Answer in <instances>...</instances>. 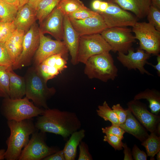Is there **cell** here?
<instances>
[{"mask_svg":"<svg viewBox=\"0 0 160 160\" xmlns=\"http://www.w3.org/2000/svg\"><path fill=\"white\" fill-rule=\"evenodd\" d=\"M96 112L97 114L105 121H109L112 124L119 126V121L116 115L106 101H104L102 105L98 106Z\"/></svg>","mask_w":160,"mask_h":160,"instance_id":"obj_29","label":"cell"},{"mask_svg":"<svg viewBox=\"0 0 160 160\" xmlns=\"http://www.w3.org/2000/svg\"><path fill=\"white\" fill-rule=\"evenodd\" d=\"M135 39L139 41V48L151 55H157L160 51V31L149 23L137 22L132 27Z\"/></svg>","mask_w":160,"mask_h":160,"instance_id":"obj_7","label":"cell"},{"mask_svg":"<svg viewBox=\"0 0 160 160\" xmlns=\"http://www.w3.org/2000/svg\"><path fill=\"white\" fill-rule=\"evenodd\" d=\"M35 125L41 132L59 135L66 139L80 129L81 123L74 112L49 108L37 116Z\"/></svg>","mask_w":160,"mask_h":160,"instance_id":"obj_1","label":"cell"},{"mask_svg":"<svg viewBox=\"0 0 160 160\" xmlns=\"http://www.w3.org/2000/svg\"><path fill=\"white\" fill-rule=\"evenodd\" d=\"M56 7L64 15H68L86 6L80 0H60Z\"/></svg>","mask_w":160,"mask_h":160,"instance_id":"obj_28","label":"cell"},{"mask_svg":"<svg viewBox=\"0 0 160 160\" xmlns=\"http://www.w3.org/2000/svg\"><path fill=\"white\" fill-rule=\"evenodd\" d=\"M123 148H124V160H133V158L132 152L130 148L128 147L126 143H123Z\"/></svg>","mask_w":160,"mask_h":160,"instance_id":"obj_42","label":"cell"},{"mask_svg":"<svg viewBox=\"0 0 160 160\" xmlns=\"http://www.w3.org/2000/svg\"><path fill=\"white\" fill-rule=\"evenodd\" d=\"M98 13L87 7L79 9L67 15L70 19L81 20L94 16Z\"/></svg>","mask_w":160,"mask_h":160,"instance_id":"obj_34","label":"cell"},{"mask_svg":"<svg viewBox=\"0 0 160 160\" xmlns=\"http://www.w3.org/2000/svg\"><path fill=\"white\" fill-rule=\"evenodd\" d=\"M111 50L110 46L100 33L82 36L79 38L78 61L85 64L91 57Z\"/></svg>","mask_w":160,"mask_h":160,"instance_id":"obj_8","label":"cell"},{"mask_svg":"<svg viewBox=\"0 0 160 160\" xmlns=\"http://www.w3.org/2000/svg\"><path fill=\"white\" fill-rule=\"evenodd\" d=\"M151 5L160 9V0H151Z\"/></svg>","mask_w":160,"mask_h":160,"instance_id":"obj_48","label":"cell"},{"mask_svg":"<svg viewBox=\"0 0 160 160\" xmlns=\"http://www.w3.org/2000/svg\"><path fill=\"white\" fill-rule=\"evenodd\" d=\"M39 31V44L33 57V66L37 67L49 57L57 54H61L67 60L69 52L64 42L52 39Z\"/></svg>","mask_w":160,"mask_h":160,"instance_id":"obj_11","label":"cell"},{"mask_svg":"<svg viewBox=\"0 0 160 160\" xmlns=\"http://www.w3.org/2000/svg\"><path fill=\"white\" fill-rule=\"evenodd\" d=\"M26 96L12 99L4 98L1 107L2 115L7 120L20 121L32 119L41 115L44 109L36 106Z\"/></svg>","mask_w":160,"mask_h":160,"instance_id":"obj_5","label":"cell"},{"mask_svg":"<svg viewBox=\"0 0 160 160\" xmlns=\"http://www.w3.org/2000/svg\"><path fill=\"white\" fill-rule=\"evenodd\" d=\"M148 23L160 31V10L151 5L147 15Z\"/></svg>","mask_w":160,"mask_h":160,"instance_id":"obj_33","label":"cell"},{"mask_svg":"<svg viewBox=\"0 0 160 160\" xmlns=\"http://www.w3.org/2000/svg\"><path fill=\"white\" fill-rule=\"evenodd\" d=\"M157 63L156 65H154L151 63H149L148 65L152 66L157 71V74L159 76H160V55L158 54L157 55Z\"/></svg>","mask_w":160,"mask_h":160,"instance_id":"obj_43","label":"cell"},{"mask_svg":"<svg viewBox=\"0 0 160 160\" xmlns=\"http://www.w3.org/2000/svg\"><path fill=\"white\" fill-rule=\"evenodd\" d=\"M26 97L35 105L44 109L48 108L47 102L56 92L53 87H48L45 81L34 66L28 68L24 76Z\"/></svg>","mask_w":160,"mask_h":160,"instance_id":"obj_3","label":"cell"},{"mask_svg":"<svg viewBox=\"0 0 160 160\" xmlns=\"http://www.w3.org/2000/svg\"><path fill=\"white\" fill-rule=\"evenodd\" d=\"M156 158L157 160H160V151H159L156 154Z\"/></svg>","mask_w":160,"mask_h":160,"instance_id":"obj_51","label":"cell"},{"mask_svg":"<svg viewBox=\"0 0 160 160\" xmlns=\"http://www.w3.org/2000/svg\"><path fill=\"white\" fill-rule=\"evenodd\" d=\"M60 0H42L36 9L37 19L40 24L56 7Z\"/></svg>","mask_w":160,"mask_h":160,"instance_id":"obj_26","label":"cell"},{"mask_svg":"<svg viewBox=\"0 0 160 160\" xmlns=\"http://www.w3.org/2000/svg\"><path fill=\"white\" fill-rule=\"evenodd\" d=\"M103 133L117 136L123 139L125 132L119 126L112 124L111 126L102 128Z\"/></svg>","mask_w":160,"mask_h":160,"instance_id":"obj_37","label":"cell"},{"mask_svg":"<svg viewBox=\"0 0 160 160\" xmlns=\"http://www.w3.org/2000/svg\"><path fill=\"white\" fill-rule=\"evenodd\" d=\"M146 99L152 113L158 115L160 111V93L154 89H147L136 95L134 100Z\"/></svg>","mask_w":160,"mask_h":160,"instance_id":"obj_25","label":"cell"},{"mask_svg":"<svg viewBox=\"0 0 160 160\" xmlns=\"http://www.w3.org/2000/svg\"><path fill=\"white\" fill-rule=\"evenodd\" d=\"M107 2L116 4L123 9L131 11L140 19L147 16L151 5V0H107Z\"/></svg>","mask_w":160,"mask_h":160,"instance_id":"obj_19","label":"cell"},{"mask_svg":"<svg viewBox=\"0 0 160 160\" xmlns=\"http://www.w3.org/2000/svg\"><path fill=\"white\" fill-rule=\"evenodd\" d=\"M108 6V3L107 1H101L99 10L96 12L98 14L104 12L107 9Z\"/></svg>","mask_w":160,"mask_h":160,"instance_id":"obj_44","label":"cell"},{"mask_svg":"<svg viewBox=\"0 0 160 160\" xmlns=\"http://www.w3.org/2000/svg\"><path fill=\"white\" fill-rule=\"evenodd\" d=\"M108 3V7L104 12L100 13L108 28L133 27L137 22L135 15L126 10L117 4Z\"/></svg>","mask_w":160,"mask_h":160,"instance_id":"obj_12","label":"cell"},{"mask_svg":"<svg viewBox=\"0 0 160 160\" xmlns=\"http://www.w3.org/2000/svg\"><path fill=\"white\" fill-rule=\"evenodd\" d=\"M7 71L9 78V98L12 99L23 98L26 93L24 77L16 74L12 68L7 69Z\"/></svg>","mask_w":160,"mask_h":160,"instance_id":"obj_23","label":"cell"},{"mask_svg":"<svg viewBox=\"0 0 160 160\" xmlns=\"http://www.w3.org/2000/svg\"><path fill=\"white\" fill-rule=\"evenodd\" d=\"M25 33L24 31L16 29L5 43L12 66L15 63L22 52Z\"/></svg>","mask_w":160,"mask_h":160,"instance_id":"obj_22","label":"cell"},{"mask_svg":"<svg viewBox=\"0 0 160 160\" xmlns=\"http://www.w3.org/2000/svg\"><path fill=\"white\" fill-rule=\"evenodd\" d=\"M42 0H28L27 4L35 10L39 3Z\"/></svg>","mask_w":160,"mask_h":160,"instance_id":"obj_45","label":"cell"},{"mask_svg":"<svg viewBox=\"0 0 160 160\" xmlns=\"http://www.w3.org/2000/svg\"><path fill=\"white\" fill-rule=\"evenodd\" d=\"M64 15L57 7L39 24L43 34L49 33L56 40L63 41Z\"/></svg>","mask_w":160,"mask_h":160,"instance_id":"obj_15","label":"cell"},{"mask_svg":"<svg viewBox=\"0 0 160 160\" xmlns=\"http://www.w3.org/2000/svg\"><path fill=\"white\" fill-rule=\"evenodd\" d=\"M1 21V19H0V21Z\"/></svg>","mask_w":160,"mask_h":160,"instance_id":"obj_52","label":"cell"},{"mask_svg":"<svg viewBox=\"0 0 160 160\" xmlns=\"http://www.w3.org/2000/svg\"><path fill=\"white\" fill-rule=\"evenodd\" d=\"M145 148L147 155L151 160H154V156L160 151V137L155 132H151L148 137L142 142Z\"/></svg>","mask_w":160,"mask_h":160,"instance_id":"obj_27","label":"cell"},{"mask_svg":"<svg viewBox=\"0 0 160 160\" xmlns=\"http://www.w3.org/2000/svg\"><path fill=\"white\" fill-rule=\"evenodd\" d=\"M127 117L125 122L119 126L125 132L130 134L141 142L149 136L147 130L140 123L128 108L126 109Z\"/></svg>","mask_w":160,"mask_h":160,"instance_id":"obj_21","label":"cell"},{"mask_svg":"<svg viewBox=\"0 0 160 160\" xmlns=\"http://www.w3.org/2000/svg\"><path fill=\"white\" fill-rule=\"evenodd\" d=\"M39 41V28L35 22L24 35L22 52L12 66L13 70L20 69L31 65L32 59L38 48Z\"/></svg>","mask_w":160,"mask_h":160,"instance_id":"obj_10","label":"cell"},{"mask_svg":"<svg viewBox=\"0 0 160 160\" xmlns=\"http://www.w3.org/2000/svg\"><path fill=\"white\" fill-rule=\"evenodd\" d=\"M132 153L133 159L135 160H146L148 157L147 154L140 150L136 144L133 145Z\"/></svg>","mask_w":160,"mask_h":160,"instance_id":"obj_40","label":"cell"},{"mask_svg":"<svg viewBox=\"0 0 160 160\" xmlns=\"http://www.w3.org/2000/svg\"><path fill=\"white\" fill-rule=\"evenodd\" d=\"M151 54L139 48L136 52L132 48L128 51L127 54L118 52L117 60L128 70L138 69L142 74H146L149 76L153 75L146 70L144 66L148 64L147 60L151 56Z\"/></svg>","mask_w":160,"mask_h":160,"instance_id":"obj_14","label":"cell"},{"mask_svg":"<svg viewBox=\"0 0 160 160\" xmlns=\"http://www.w3.org/2000/svg\"><path fill=\"white\" fill-rule=\"evenodd\" d=\"M112 109L118 118L119 125L124 123L127 117L126 109H124L120 104L113 105Z\"/></svg>","mask_w":160,"mask_h":160,"instance_id":"obj_39","label":"cell"},{"mask_svg":"<svg viewBox=\"0 0 160 160\" xmlns=\"http://www.w3.org/2000/svg\"><path fill=\"white\" fill-rule=\"evenodd\" d=\"M7 3L12 5L18 9L20 5V0H3Z\"/></svg>","mask_w":160,"mask_h":160,"instance_id":"obj_47","label":"cell"},{"mask_svg":"<svg viewBox=\"0 0 160 160\" xmlns=\"http://www.w3.org/2000/svg\"><path fill=\"white\" fill-rule=\"evenodd\" d=\"M73 27L79 36L100 33L107 28L99 14L81 20L70 19Z\"/></svg>","mask_w":160,"mask_h":160,"instance_id":"obj_17","label":"cell"},{"mask_svg":"<svg viewBox=\"0 0 160 160\" xmlns=\"http://www.w3.org/2000/svg\"><path fill=\"white\" fill-rule=\"evenodd\" d=\"M122 140L117 136L111 134H106L104 136L103 140L108 143L115 150H120L123 149Z\"/></svg>","mask_w":160,"mask_h":160,"instance_id":"obj_36","label":"cell"},{"mask_svg":"<svg viewBox=\"0 0 160 160\" xmlns=\"http://www.w3.org/2000/svg\"><path fill=\"white\" fill-rule=\"evenodd\" d=\"M9 78L7 69L0 66V97H9Z\"/></svg>","mask_w":160,"mask_h":160,"instance_id":"obj_31","label":"cell"},{"mask_svg":"<svg viewBox=\"0 0 160 160\" xmlns=\"http://www.w3.org/2000/svg\"><path fill=\"white\" fill-rule=\"evenodd\" d=\"M12 64L10 60L5 43L0 42V66L7 69L12 68Z\"/></svg>","mask_w":160,"mask_h":160,"instance_id":"obj_35","label":"cell"},{"mask_svg":"<svg viewBox=\"0 0 160 160\" xmlns=\"http://www.w3.org/2000/svg\"><path fill=\"white\" fill-rule=\"evenodd\" d=\"M46 133L36 130L22 150L18 160H43L60 150L57 147L48 146L46 143Z\"/></svg>","mask_w":160,"mask_h":160,"instance_id":"obj_6","label":"cell"},{"mask_svg":"<svg viewBox=\"0 0 160 160\" xmlns=\"http://www.w3.org/2000/svg\"><path fill=\"white\" fill-rule=\"evenodd\" d=\"M101 1L100 0H94L92 2V7L95 11L97 12L99 10Z\"/></svg>","mask_w":160,"mask_h":160,"instance_id":"obj_46","label":"cell"},{"mask_svg":"<svg viewBox=\"0 0 160 160\" xmlns=\"http://www.w3.org/2000/svg\"><path fill=\"white\" fill-rule=\"evenodd\" d=\"M18 9L3 0H0V19L4 22L14 21Z\"/></svg>","mask_w":160,"mask_h":160,"instance_id":"obj_30","label":"cell"},{"mask_svg":"<svg viewBox=\"0 0 160 160\" xmlns=\"http://www.w3.org/2000/svg\"><path fill=\"white\" fill-rule=\"evenodd\" d=\"M128 108L148 131L156 133L160 116L154 114L148 110L146 105L139 100H133L127 104Z\"/></svg>","mask_w":160,"mask_h":160,"instance_id":"obj_13","label":"cell"},{"mask_svg":"<svg viewBox=\"0 0 160 160\" xmlns=\"http://www.w3.org/2000/svg\"><path fill=\"white\" fill-rule=\"evenodd\" d=\"M63 25V41L71 57V63L75 65L79 63L77 54L80 36L73 27L67 15H64Z\"/></svg>","mask_w":160,"mask_h":160,"instance_id":"obj_18","label":"cell"},{"mask_svg":"<svg viewBox=\"0 0 160 160\" xmlns=\"http://www.w3.org/2000/svg\"><path fill=\"white\" fill-rule=\"evenodd\" d=\"M84 74L90 79H96L106 82L118 76V69L109 52L93 56L85 64Z\"/></svg>","mask_w":160,"mask_h":160,"instance_id":"obj_4","label":"cell"},{"mask_svg":"<svg viewBox=\"0 0 160 160\" xmlns=\"http://www.w3.org/2000/svg\"><path fill=\"white\" fill-rule=\"evenodd\" d=\"M28 0H20V5L19 8L25 4H27Z\"/></svg>","mask_w":160,"mask_h":160,"instance_id":"obj_50","label":"cell"},{"mask_svg":"<svg viewBox=\"0 0 160 160\" xmlns=\"http://www.w3.org/2000/svg\"><path fill=\"white\" fill-rule=\"evenodd\" d=\"M6 151L5 149H3L0 150V160L5 159V155Z\"/></svg>","mask_w":160,"mask_h":160,"instance_id":"obj_49","label":"cell"},{"mask_svg":"<svg viewBox=\"0 0 160 160\" xmlns=\"http://www.w3.org/2000/svg\"><path fill=\"white\" fill-rule=\"evenodd\" d=\"M16 29L13 21H0V42L5 43Z\"/></svg>","mask_w":160,"mask_h":160,"instance_id":"obj_32","label":"cell"},{"mask_svg":"<svg viewBox=\"0 0 160 160\" xmlns=\"http://www.w3.org/2000/svg\"><path fill=\"white\" fill-rule=\"evenodd\" d=\"M132 30L127 27L107 28L101 35L111 47L112 51L127 54L136 41Z\"/></svg>","mask_w":160,"mask_h":160,"instance_id":"obj_9","label":"cell"},{"mask_svg":"<svg viewBox=\"0 0 160 160\" xmlns=\"http://www.w3.org/2000/svg\"><path fill=\"white\" fill-rule=\"evenodd\" d=\"M66 60L61 54L51 55L36 67L38 72L46 81L52 79L67 68Z\"/></svg>","mask_w":160,"mask_h":160,"instance_id":"obj_16","label":"cell"},{"mask_svg":"<svg viewBox=\"0 0 160 160\" xmlns=\"http://www.w3.org/2000/svg\"><path fill=\"white\" fill-rule=\"evenodd\" d=\"M7 124L10 133L6 141L7 148L5 159L18 160L22 149L30 140V135L38 129L32 119L20 121L7 120Z\"/></svg>","mask_w":160,"mask_h":160,"instance_id":"obj_2","label":"cell"},{"mask_svg":"<svg viewBox=\"0 0 160 160\" xmlns=\"http://www.w3.org/2000/svg\"><path fill=\"white\" fill-rule=\"evenodd\" d=\"M85 131L83 129L72 133L65 143L63 149L65 160H74L77 153V149L80 142L84 138Z\"/></svg>","mask_w":160,"mask_h":160,"instance_id":"obj_24","label":"cell"},{"mask_svg":"<svg viewBox=\"0 0 160 160\" xmlns=\"http://www.w3.org/2000/svg\"><path fill=\"white\" fill-rule=\"evenodd\" d=\"M79 155L78 160H92V156L89 151L87 145L84 142L81 141L80 143Z\"/></svg>","mask_w":160,"mask_h":160,"instance_id":"obj_38","label":"cell"},{"mask_svg":"<svg viewBox=\"0 0 160 160\" xmlns=\"http://www.w3.org/2000/svg\"><path fill=\"white\" fill-rule=\"evenodd\" d=\"M43 160H65L63 150H59L56 152L47 156Z\"/></svg>","mask_w":160,"mask_h":160,"instance_id":"obj_41","label":"cell"},{"mask_svg":"<svg viewBox=\"0 0 160 160\" xmlns=\"http://www.w3.org/2000/svg\"><path fill=\"white\" fill-rule=\"evenodd\" d=\"M36 20L35 10L26 4L18 9L13 21L16 29L25 33Z\"/></svg>","mask_w":160,"mask_h":160,"instance_id":"obj_20","label":"cell"}]
</instances>
